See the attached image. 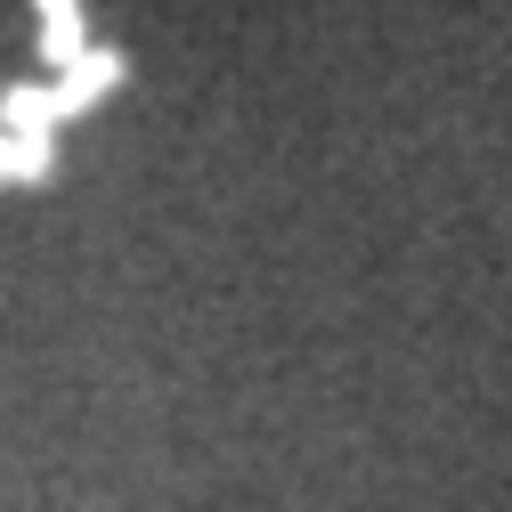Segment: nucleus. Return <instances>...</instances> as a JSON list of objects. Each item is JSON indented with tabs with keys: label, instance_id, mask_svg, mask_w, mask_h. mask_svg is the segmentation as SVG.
<instances>
[{
	"label": "nucleus",
	"instance_id": "f257e3e1",
	"mask_svg": "<svg viewBox=\"0 0 512 512\" xmlns=\"http://www.w3.org/2000/svg\"><path fill=\"white\" fill-rule=\"evenodd\" d=\"M122 82H131V57H122V49H106V41H90L82 57H74V66L66 74H57L49 82V106H57V131H66V122H82V114H98Z\"/></svg>",
	"mask_w": 512,
	"mask_h": 512
},
{
	"label": "nucleus",
	"instance_id": "f03ea898",
	"mask_svg": "<svg viewBox=\"0 0 512 512\" xmlns=\"http://www.w3.org/2000/svg\"><path fill=\"white\" fill-rule=\"evenodd\" d=\"M33 17H41L33 49L49 57V74H66L74 57L90 49V17H82V0H33Z\"/></svg>",
	"mask_w": 512,
	"mask_h": 512
},
{
	"label": "nucleus",
	"instance_id": "7ed1b4c3",
	"mask_svg": "<svg viewBox=\"0 0 512 512\" xmlns=\"http://www.w3.org/2000/svg\"><path fill=\"white\" fill-rule=\"evenodd\" d=\"M0 131L9 139H57L49 82H0Z\"/></svg>",
	"mask_w": 512,
	"mask_h": 512
},
{
	"label": "nucleus",
	"instance_id": "20e7f679",
	"mask_svg": "<svg viewBox=\"0 0 512 512\" xmlns=\"http://www.w3.org/2000/svg\"><path fill=\"white\" fill-rule=\"evenodd\" d=\"M57 179V139H9L0 131V187H41Z\"/></svg>",
	"mask_w": 512,
	"mask_h": 512
}]
</instances>
